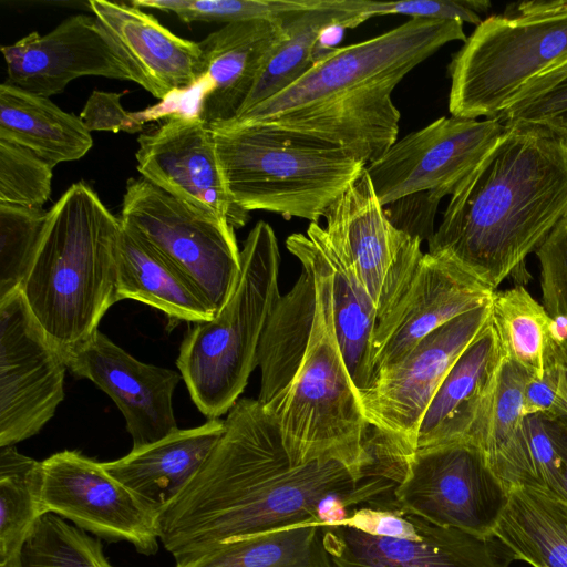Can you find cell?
I'll list each match as a JSON object with an SVG mask.
<instances>
[{
	"instance_id": "6da1fadb",
	"label": "cell",
	"mask_w": 567,
	"mask_h": 567,
	"mask_svg": "<svg viewBox=\"0 0 567 567\" xmlns=\"http://www.w3.org/2000/svg\"><path fill=\"white\" fill-rule=\"evenodd\" d=\"M207 460L157 515L174 558L229 539L343 518L394 501L408 463L359 468L339 460L303 461L286 447L258 400L239 399Z\"/></svg>"
},
{
	"instance_id": "7a4b0ae2",
	"label": "cell",
	"mask_w": 567,
	"mask_h": 567,
	"mask_svg": "<svg viewBox=\"0 0 567 567\" xmlns=\"http://www.w3.org/2000/svg\"><path fill=\"white\" fill-rule=\"evenodd\" d=\"M567 216V146L553 130L517 122L451 195L427 241L493 291L525 266Z\"/></svg>"
},
{
	"instance_id": "3957f363",
	"label": "cell",
	"mask_w": 567,
	"mask_h": 567,
	"mask_svg": "<svg viewBox=\"0 0 567 567\" xmlns=\"http://www.w3.org/2000/svg\"><path fill=\"white\" fill-rule=\"evenodd\" d=\"M463 22L410 18L369 40L334 48L280 93L212 130L262 125L340 146L367 165L396 141V85L452 41Z\"/></svg>"
},
{
	"instance_id": "277c9868",
	"label": "cell",
	"mask_w": 567,
	"mask_h": 567,
	"mask_svg": "<svg viewBox=\"0 0 567 567\" xmlns=\"http://www.w3.org/2000/svg\"><path fill=\"white\" fill-rule=\"evenodd\" d=\"M288 250L312 271L317 306L307 347L291 381L264 408L287 450L303 461L339 460L359 468L402 463L406 455L368 425L333 322L329 268L316 238L292 234Z\"/></svg>"
},
{
	"instance_id": "5b68a950",
	"label": "cell",
	"mask_w": 567,
	"mask_h": 567,
	"mask_svg": "<svg viewBox=\"0 0 567 567\" xmlns=\"http://www.w3.org/2000/svg\"><path fill=\"white\" fill-rule=\"evenodd\" d=\"M47 212L21 292L66 359L95 337L102 317L118 301L122 224L83 181Z\"/></svg>"
},
{
	"instance_id": "8992f818",
	"label": "cell",
	"mask_w": 567,
	"mask_h": 567,
	"mask_svg": "<svg viewBox=\"0 0 567 567\" xmlns=\"http://www.w3.org/2000/svg\"><path fill=\"white\" fill-rule=\"evenodd\" d=\"M212 131L227 192L248 213L318 223L367 167L340 146L268 126Z\"/></svg>"
},
{
	"instance_id": "52a82bcc",
	"label": "cell",
	"mask_w": 567,
	"mask_h": 567,
	"mask_svg": "<svg viewBox=\"0 0 567 567\" xmlns=\"http://www.w3.org/2000/svg\"><path fill=\"white\" fill-rule=\"evenodd\" d=\"M237 285L219 312L194 323L176 360L197 409L210 419L228 413L258 365L260 340L280 299V252L274 229L258 221L240 250Z\"/></svg>"
},
{
	"instance_id": "ba28073f",
	"label": "cell",
	"mask_w": 567,
	"mask_h": 567,
	"mask_svg": "<svg viewBox=\"0 0 567 567\" xmlns=\"http://www.w3.org/2000/svg\"><path fill=\"white\" fill-rule=\"evenodd\" d=\"M565 61L567 0L508 4L476 25L452 56L449 111L496 117L529 81Z\"/></svg>"
},
{
	"instance_id": "9c48e42d",
	"label": "cell",
	"mask_w": 567,
	"mask_h": 567,
	"mask_svg": "<svg viewBox=\"0 0 567 567\" xmlns=\"http://www.w3.org/2000/svg\"><path fill=\"white\" fill-rule=\"evenodd\" d=\"M122 227L169 262L202 296L215 316L231 296L241 269L235 228L145 178L126 182Z\"/></svg>"
},
{
	"instance_id": "30bf717a",
	"label": "cell",
	"mask_w": 567,
	"mask_h": 567,
	"mask_svg": "<svg viewBox=\"0 0 567 567\" xmlns=\"http://www.w3.org/2000/svg\"><path fill=\"white\" fill-rule=\"evenodd\" d=\"M491 301L441 326L358 392L368 425L405 455L416 450L422 417L462 352L491 326Z\"/></svg>"
},
{
	"instance_id": "8fae6325",
	"label": "cell",
	"mask_w": 567,
	"mask_h": 567,
	"mask_svg": "<svg viewBox=\"0 0 567 567\" xmlns=\"http://www.w3.org/2000/svg\"><path fill=\"white\" fill-rule=\"evenodd\" d=\"M400 507L442 527L492 537L508 489L472 440L416 449L394 489Z\"/></svg>"
},
{
	"instance_id": "7c38bea8",
	"label": "cell",
	"mask_w": 567,
	"mask_h": 567,
	"mask_svg": "<svg viewBox=\"0 0 567 567\" xmlns=\"http://www.w3.org/2000/svg\"><path fill=\"white\" fill-rule=\"evenodd\" d=\"M505 130L496 117L451 115L396 140L365 167L380 204L422 193L437 202L453 195Z\"/></svg>"
},
{
	"instance_id": "4fadbf2b",
	"label": "cell",
	"mask_w": 567,
	"mask_h": 567,
	"mask_svg": "<svg viewBox=\"0 0 567 567\" xmlns=\"http://www.w3.org/2000/svg\"><path fill=\"white\" fill-rule=\"evenodd\" d=\"M66 369L21 290L0 300V446L35 435L53 417Z\"/></svg>"
},
{
	"instance_id": "5bb4252c",
	"label": "cell",
	"mask_w": 567,
	"mask_h": 567,
	"mask_svg": "<svg viewBox=\"0 0 567 567\" xmlns=\"http://www.w3.org/2000/svg\"><path fill=\"white\" fill-rule=\"evenodd\" d=\"M40 499L45 513L143 555L158 550L157 515L97 462L79 451L41 461Z\"/></svg>"
},
{
	"instance_id": "9a60e30c",
	"label": "cell",
	"mask_w": 567,
	"mask_h": 567,
	"mask_svg": "<svg viewBox=\"0 0 567 567\" xmlns=\"http://www.w3.org/2000/svg\"><path fill=\"white\" fill-rule=\"evenodd\" d=\"M323 218L327 236L352 262L381 319L410 286L424 255L422 240L393 226L365 169Z\"/></svg>"
},
{
	"instance_id": "2e32d148",
	"label": "cell",
	"mask_w": 567,
	"mask_h": 567,
	"mask_svg": "<svg viewBox=\"0 0 567 567\" xmlns=\"http://www.w3.org/2000/svg\"><path fill=\"white\" fill-rule=\"evenodd\" d=\"M1 52L7 82L44 97L63 92L71 81L84 75L145 86L133 62L95 16L69 17L47 34L33 31L2 45Z\"/></svg>"
},
{
	"instance_id": "e0dca14e",
	"label": "cell",
	"mask_w": 567,
	"mask_h": 567,
	"mask_svg": "<svg viewBox=\"0 0 567 567\" xmlns=\"http://www.w3.org/2000/svg\"><path fill=\"white\" fill-rule=\"evenodd\" d=\"M135 154L143 178L175 198L243 227L249 214L234 203L223 177L214 132L197 114L175 113L142 133Z\"/></svg>"
},
{
	"instance_id": "ac0fdd59",
	"label": "cell",
	"mask_w": 567,
	"mask_h": 567,
	"mask_svg": "<svg viewBox=\"0 0 567 567\" xmlns=\"http://www.w3.org/2000/svg\"><path fill=\"white\" fill-rule=\"evenodd\" d=\"M494 292L447 256L424 254L403 296L377 323L371 380L441 326L488 303Z\"/></svg>"
},
{
	"instance_id": "d6986e66",
	"label": "cell",
	"mask_w": 567,
	"mask_h": 567,
	"mask_svg": "<svg viewBox=\"0 0 567 567\" xmlns=\"http://www.w3.org/2000/svg\"><path fill=\"white\" fill-rule=\"evenodd\" d=\"M322 526L334 567H509L514 560L494 536L437 526L420 516L416 533L405 538L367 534L338 519Z\"/></svg>"
},
{
	"instance_id": "ffe728a7",
	"label": "cell",
	"mask_w": 567,
	"mask_h": 567,
	"mask_svg": "<svg viewBox=\"0 0 567 567\" xmlns=\"http://www.w3.org/2000/svg\"><path fill=\"white\" fill-rule=\"evenodd\" d=\"M68 369L91 380L122 412L132 449L178 431L172 398L182 375L138 361L102 332L65 359Z\"/></svg>"
},
{
	"instance_id": "44dd1931",
	"label": "cell",
	"mask_w": 567,
	"mask_h": 567,
	"mask_svg": "<svg viewBox=\"0 0 567 567\" xmlns=\"http://www.w3.org/2000/svg\"><path fill=\"white\" fill-rule=\"evenodd\" d=\"M284 35L281 17L227 23L198 42L205 87L196 114L206 124L238 115Z\"/></svg>"
},
{
	"instance_id": "7402d4cb",
	"label": "cell",
	"mask_w": 567,
	"mask_h": 567,
	"mask_svg": "<svg viewBox=\"0 0 567 567\" xmlns=\"http://www.w3.org/2000/svg\"><path fill=\"white\" fill-rule=\"evenodd\" d=\"M93 16L123 49L144 80V90L158 100L200 83L198 42L177 37L132 2L90 0Z\"/></svg>"
},
{
	"instance_id": "603a6c76",
	"label": "cell",
	"mask_w": 567,
	"mask_h": 567,
	"mask_svg": "<svg viewBox=\"0 0 567 567\" xmlns=\"http://www.w3.org/2000/svg\"><path fill=\"white\" fill-rule=\"evenodd\" d=\"M224 430L225 421L210 419L102 465L158 515L197 474Z\"/></svg>"
},
{
	"instance_id": "cb8c5ba5",
	"label": "cell",
	"mask_w": 567,
	"mask_h": 567,
	"mask_svg": "<svg viewBox=\"0 0 567 567\" xmlns=\"http://www.w3.org/2000/svg\"><path fill=\"white\" fill-rule=\"evenodd\" d=\"M529 377L503 355L470 433V440L480 446L487 464L508 491L520 486L539 488L523 413V390Z\"/></svg>"
},
{
	"instance_id": "d4e9b609",
	"label": "cell",
	"mask_w": 567,
	"mask_h": 567,
	"mask_svg": "<svg viewBox=\"0 0 567 567\" xmlns=\"http://www.w3.org/2000/svg\"><path fill=\"white\" fill-rule=\"evenodd\" d=\"M503 358L491 326L457 358L419 426L416 449L470 440L484 392Z\"/></svg>"
},
{
	"instance_id": "484cf974",
	"label": "cell",
	"mask_w": 567,
	"mask_h": 567,
	"mask_svg": "<svg viewBox=\"0 0 567 567\" xmlns=\"http://www.w3.org/2000/svg\"><path fill=\"white\" fill-rule=\"evenodd\" d=\"M0 140L31 151L53 167L82 158L93 145L80 116L7 81L0 85Z\"/></svg>"
},
{
	"instance_id": "4316f807",
	"label": "cell",
	"mask_w": 567,
	"mask_h": 567,
	"mask_svg": "<svg viewBox=\"0 0 567 567\" xmlns=\"http://www.w3.org/2000/svg\"><path fill=\"white\" fill-rule=\"evenodd\" d=\"M368 19L353 8L352 0H318L309 9L284 16V39L269 58L238 115L280 93L306 74L317 60L316 50L327 30L334 27L354 28Z\"/></svg>"
},
{
	"instance_id": "83f0119b",
	"label": "cell",
	"mask_w": 567,
	"mask_h": 567,
	"mask_svg": "<svg viewBox=\"0 0 567 567\" xmlns=\"http://www.w3.org/2000/svg\"><path fill=\"white\" fill-rule=\"evenodd\" d=\"M493 536L514 560L532 567H567V502L542 488H512Z\"/></svg>"
},
{
	"instance_id": "f1b7e54d",
	"label": "cell",
	"mask_w": 567,
	"mask_h": 567,
	"mask_svg": "<svg viewBox=\"0 0 567 567\" xmlns=\"http://www.w3.org/2000/svg\"><path fill=\"white\" fill-rule=\"evenodd\" d=\"M307 233L318 241L329 268L336 334L358 393L371 380V340L378 312L352 262L331 243L324 228L310 223Z\"/></svg>"
},
{
	"instance_id": "f546056e",
	"label": "cell",
	"mask_w": 567,
	"mask_h": 567,
	"mask_svg": "<svg viewBox=\"0 0 567 567\" xmlns=\"http://www.w3.org/2000/svg\"><path fill=\"white\" fill-rule=\"evenodd\" d=\"M301 267L291 290L274 307L260 340L257 400L264 408L271 405L291 381L310 337L317 306L316 282L310 268Z\"/></svg>"
},
{
	"instance_id": "4dcf8cb0",
	"label": "cell",
	"mask_w": 567,
	"mask_h": 567,
	"mask_svg": "<svg viewBox=\"0 0 567 567\" xmlns=\"http://www.w3.org/2000/svg\"><path fill=\"white\" fill-rule=\"evenodd\" d=\"M118 301L133 299L162 310L171 323L210 320L214 311L193 286L144 240L122 227Z\"/></svg>"
},
{
	"instance_id": "1f68e13d",
	"label": "cell",
	"mask_w": 567,
	"mask_h": 567,
	"mask_svg": "<svg viewBox=\"0 0 567 567\" xmlns=\"http://www.w3.org/2000/svg\"><path fill=\"white\" fill-rule=\"evenodd\" d=\"M175 567H334L322 524L311 523L217 543L175 558Z\"/></svg>"
},
{
	"instance_id": "d6a6232c",
	"label": "cell",
	"mask_w": 567,
	"mask_h": 567,
	"mask_svg": "<svg viewBox=\"0 0 567 567\" xmlns=\"http://www.w3.org/2000/svg\"><path fill=\"white\" fill-rule=\"evenodd\" d=\"M491 308L492 328L503 355L530 377L540 378L559 348L554 319L523 285L496 290Z\"/></svg>"
},
{
	"instance_id": "836d02e7",
	"label": "cell",
	"mask_w": 567,
	"mask_h": 567,
	"mask_svg": "<svg viewBox=\"0 0 567 567\" xmlns=\"http://www.w3.org/2000/svg\"><path fill=\"white\" fill-rule=\"evenodd\" d=\"M41 462L0 446V567H18L21 549L47 514L40 499Z\"/></svg>"
},
{
	"instance_id": "e575fe53",
	"label": "cell",
	"mask_w": 567,
	"mask_h": 567,
	"mask_svg": "<svg viewBox=\"0 0 567 567\" xmlns=\"http://www.w3.org/2000/svg\"><path fill=\"white\" fill-rule=\"evenodd\" d=\"M18 567L113 566L105 557L99 538L55 514L47 513L28 536Z\"/></svg>"
},
{
	"instance_id": "d590c367",
	"label": "cell",
	"mask_w": 567,
	"mask_h": 567,
	"mask_svg": "<svg viewBox=\"0 0 567 567\" xmlns=\"http://www.w3.org/2000/svg\"><path fill=\"white\" fill-rule=\"evenodd\" d=\"M47 213L0 204V300L21 290L41 240Z\"/></svg>"
},
{
	"instance_id": "8d00e7d4",
	"label": "cell",
	"mask_w": 567,
	"mask_h": 567,
	"mask_svg": "<svg viewBox=\"0 0 567 567\" xmlns=\"http://www.w3.org/2000/svg\"><path fill=\"white\" fill-rule=\"evenodd\" d=\"M318 0H134L138 8L174 13L185 23L278 20L316 6Z\"/></svg>"
},
{
	"instance_id": "74e56055",
	"label": "cell",
	"mask_w": 567,
	"mask_h": 567,
	"mask_svg": "<svg viewBox=\"0 0 567 567\" xmlns=\"http://www.w3.org/2000/svg\"><path fill=\"white\" fill-rule=\"evenodd\" d=\"M53 166L31 151L0 140V204L43 209Z\"/></svg>"
},
{
	"instance_id": "f35d334b",
	"label": "cell",
	"mask_w": 567,
	"mask_h": 567,
	"mask_svg": "<svg viewBox=\"0 0 567 567\" xmlns=\"http://www.w3.org/2000/svg\"><path fill=\"white\" fill-rule=\"evenodd\" d=\"M535 254L539 264L542 305L551 318H567V216Z\"/></svg>"
},
{
	"instance_id": "ab89813d",
	"label": "cell",
	"mask_w": 567,
	"mask_h": 567,
	"mask_svg": "<svg viewBox=\"0 0 567 567\" xmlns=\"http://www.w3.org/2000/svg\"><path fill=\"white\" fill-rule=\"evenodd\" d=\"M357 7L369 19L375 16L403 14L410 18L458 20L478 25L483 21L481 13L487 12L492 3L487 0H357Z\"/></svg>"
},
{
	"instance_id": "60d3db41",
	"label": "cell",
	"mask_w": 567,
	"mask_h": 567,
	"mask_svg": "<svg viewBox=\"0 0 567 567\" xmlns=\"http://www.w3.org/2000/svg\"><path fill=\"white\" fill-rule=\"evenodd\" d=\"M523 413L567 422V362L560 344L545 373L527 379L523 390Z\"/></svg>"
},
{
	"instance_id": "b9f144b4",
	"label": "cell",
	"mask_w": 567,
	"mask_h": 567,
	"mask_svg": "<svg viewBox=\"0 0 567 567\" xmlns=\"http://www.w3.org/2000/svg\"><path fill=\"white\" fill-rule=\"evenodd\" d=\"M525 427L528 452L539 488L566 501L561 460L551 421L539 414L527 415Z\"/></svg>"
},
{
	"instance_id": "7bdbcfd3",
	"label": "cell",
	"mask_w": 567,
	"mask_h": 567,
	"mask_svg": "<svg viewBox=\"0 0 567 567\" xmlns=\"http://www.w3.org/2000/svg\"><path fill=\"white\" fill-rule=\"evenodd\" d=\"M496 118L505 125L525 122L563 130L567 126V78L533 99L511 104Z\"/></svg>"
},
{
	"instance_id": "ee69618b",
	"label": "cell",
	"mask_w": 567,
	"mask_h": 567,
	"mask_svg": "<svg viewBox=\"0 0 567 567\" xmlns=\"http://www.w3.org/2000/svg\"><path fill=\"white\" fill-rule=\"evenodd\" d=\"M122 93L94 90L86 100L80 118L89 132L109 131L130 134L143 131L144 120L130 113L121 104Z\"/></svg>"
},
{
	"instance_id": "f6af8a7d",
	"label": "cell",
	"mask_w": 567,
	"mask_h": 567,
	"mask_svg": "<svg viewBox=\"0 0 567 567\" xmlns=\"http://www.w3.org/2000/svg\"><path fill=\"white\" fill-rule=\"evenodd\" d=\"M440 202L422 193L401 198L384 207L390 221L411 237L429 241L434 230V216Z\"/></svg>"
},
{
	"instance_id": "bcb514c9",
	"label": "cell",
	"mask_w": 567,
	"mask_h": 567,
	"mask_svg": "<svg viewBox=\"0 0 567 567\" xmlns=\"http://www.w3.org/2000/svg\"><path fill=\"white\" fill-rule=\"evenodd\" d=\"M565 78H567V61L543 72L529 81L517 94V96L509 103V105L533 99L538 94L549 90Z\"/></svg>"
},
{
	"instance_id": "7dc6e473",
	"label": "cell",
	"mask_w": 567,
	"mask_h": 567,
	"mask_svg": "<svg viewBox=\"0 0 567 567\" xmlns=\"http://www.w3.org/2000/svg\"><path fill=\"white\" fill-rule=\"evenodd\" d=\"M551 423L561 460L563 488L567 501V424L561 421H551Z\"/></svg>"
},
{
	"instance_id": "c3c4849f",
	"label": "cell",
	"mask_w": 567,
	"mask_h": 567,
	"mask_svg": "<svg viewBox=\"0 0 567 567\" xmlns=\"http://www.w3.org/2000/svg\"><path fill=\"white\" fill-rule=\"evenodd\" d=\"M560 348H561V352H563L564 359H565V360H566V362H567V340H566V341H564L563 343H560ZM561 422H564V423H566V424H567V422H566V421H561Z\"/></svg>"
},
{
	"instance_id": "681fc988",
	"label": "cell",
	"mask_w": 567,
	"mask_h": 567,
	"mask_svg": "<svg viewBox=\"0 0 567 567\" xmlns=\"http://www.w3.org/2000/svg\"><path fill=\"white\" fill-rule=\"evenodd\" d=\"M556 133L563 137V140L567 146V126Z\"/></svg>"
},
{
	"instance_id": "f907efd6",
	"label": "cell",
	"mask_w": 567,
	"mask_h": 567,
	"mask_svg": "<svg viewBox=\"0 0 567 567\" xmlns=\"http://www.w3.org/2000/svg\"><path fill=\"white\" fill-rule=\"evenodd\" d=\"M114 567V566H113Z\"/></svg>"
}]
</instances>
